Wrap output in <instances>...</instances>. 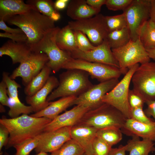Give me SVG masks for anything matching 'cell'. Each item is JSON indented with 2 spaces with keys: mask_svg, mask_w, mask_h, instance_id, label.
I'll list each match as a JSON object with an SVG mask.
<instances>
[{
  "mask_svg": "<svg viewBox=\"0 0 155 155\" xmlns=\"http://www.w3.org/2000/svg\"><path fill=\"white\" fill-rule=\"evenodd\" d=\"M7 95V85L2 80L0 83V102L1 104L3 106H7L9 99Z\"/></svg>",
  "mask_w": 155,
  "mask_h": 155,
  "instance_id": "cell-43",
  "label": "cell"
},
{
  "mask_svg": "<svg viewBox=\"0 0 155 155\" xmlns=\"http://www.w3.org/2000/svg\"><path fill=\"white\" fill-rule=\"evenodd\" d=\"M128 101L131 109L143 107L145 102L143 99L132 90H129Z\"/></svg>",
  "mask_w": 155,
  "mask_h": 155,
  "instance_id": "cell-40",
  "label": "cell"
},
{
  "mask_svg": "<svg viewBox=\"0 0 155 155\" xmlns=\"http://www.w3.org/2000/svg\"><path fill=\"white\" fill-rule=\"evenodd\" d=\"M126 119L116 108L103 103L99 106L86 112L78 123L91 126L98 129L110 127L121 129Z\"/></svg>",
  "mask_w": 155,
  "mask_h": 155,
  "instance_id": "cell-4",
  "label": "cell"
},
{
  "mask_svg": "<svg viewBox=\"0 0 155 155\" xmlns=\"http://www.w3.org/2000/svg\"><path fill=\"white\" fill-rule=\"evenodd\" d=\"M122 134L120 129L116 127H110L98 129L96 137L112 147L122 140Z\"/></svg>",
  "mask_w": 155,
  "mask_h": 155,
  "instance_id": "cell-30",
  "label": "cell"
},
{
  "mask_svg": "<svg viewBox=\"0 0 155 155\" xmlns=\"http://www.w3.org/2000/svg\"><path fill=\"white\" fill-rule=\"evenodd\" d=\"M60 29L57 26L49 30L38 43L31 47L33 52L46 55L49 61L46 65L55 73L62 69L72 58L69 52L61 50L56 44V36Z\"/></svg>",
  "mask_w": 155,
  "mask_h": 155,
  "instance_id": "cell-5",
  "label": "cell"
},
{
  "mask_svg": "<svg viewBox=\"0 0 155 155\" xmlns=\"http://www.w3.org/2000/svg\"><path fill=\"white\" fill-rule=\"evenodd\" d=\"M105 39L111 49L121 47L131 40L127 27L108 32Z\"/></svg>",
  "mask_w": 155,
  "mask_h": 155,
  "instance_id": "cell-29",
  "label": "cell"
},
{
  "mask_svg": "<svg viewBox=\"0 0 155 155\" xmlns=\"http://www.w3.org/2000/svg\"><path fill=\"white\" fill-rule=\"evenodd\" d=\"M85 153L83 148L71 139L50 155H84Z\"/></svg>",
  "mask_w": 155,
  "mask_h": 155,
  "instance_id": "cell-32",
  "label": "cell"
},
{
  "mask_svg": "<svg viewBox=\"0 0 155 155\" xmlns=\"http://www.w3.org/2000/svg\"><path fill=\"white\" fill-rule=\"evenodd\" d=\"M90 110L83 105H77L52 120L46 126L44 132L51 131L65 127H72L78 124L84 114Z\"/></svg>",
  "mask_w": 155,
  "mask_h": 155,
  "instance_id": "cell-16",
  "label": "cell"
},
{
  "mask_svg": "<svg viewBox=\"0 0 155 155\" xmlns=\"http://www.w3.org/2000/svg\"><path fill=\"white\" fill-rule=\"evenodd\" d=\"M0 36L10 38L13 42H27L28 40L27 37L24 33L12 34L0 32Z\"/></svg>",
  "mask_w": 155,
  "mask_h": 155,
  "instance_id": "cell-41",
  "label": "cell"
},
{
  "mask_svg": "<svg viewBox=\"0 0 155 155\" xmlns=\"http://www.w3.org/2000/svg\"><path fill=\"white\" fill-rule=\"evenodd\" d=\"M118 79L114 78L92 85L86 91L77 97L71 104L82 105L90 109L96 108L104 102L103 97L118 83Z\"/></svg>",
  "mask_w": 155,
  "mask_h": 155,
  "instance_id": "cell-13",
  "label": "cell"
},
{
  "mask_svg": "<svg viewBox=\"0 0 155 155\" xmlns=\"http://www.w3.org/2000/svg\"><path fill=\"white\" fill-rule=\"evenodd\" d=\"M132 90L144 100H155V62L139 65L132 77Z\"/></svg>",
  "mask_w": 155,
  "mask_h": 155,
  "instance_id": "cell-8",
  "label": "cell"
},
{
  "mask_svg": "<svg viewBox=\"0 0 155 155\" xmlns=\"http://www.w3.org/2000/svg\"><path fill=\"white\" fill-rule=\"evenodd\" d=\"M0 29L4 31L5 32L9 33H24L20 28H13L8 26L3 20H0Z\"/></svg>",
  "mask_w": 155,
  "mask_h": 155,
  "instance_id": "cell-45",
  "label": "cell"
},
{
  "mask_svg": "<svg viewBox=\"0 0 155 155\" xmlns=\"http://www.w3.org/2000/svg\"><path fill=\"white\" fill-rule=\"evenodd\" d=\"M125 145H120L117 148L111 149L108 155H126Z\"/></svg>",
  "mask_w": 155,
  "mask_h": 155,
  "instance_id": "cell-47",
  "label": "cell"
},
{
  "mask_svg": "<svg viewBox=\"0 0 155 155\" xmlns=\"http://www.w3.org/2000/svg\"><path fill=\"white\" fill-rule=\"evenodd\" d=\"M111 49L122 74L125 75L129 69L136 64H141L150 61L146 49L139 38L135 41L130 40L125 45Z\"/></svg>",
  "mask_w": 155,
  "mask_h": 155,
  "instance_id": "cell-7",
  "label": "cell"
},
{
  "mask_svg": "<svg viewBox=\"0 0 155 155\" xmlns=\"http://www.w3.org/2000/svg\"><path fill=\"white\" fill-rule=\"evenodd\" d=\"M143 108V107H140L131 109V118L144 123L152 124L155 123V121L147 116Z\"/></svg>",
  "mask_w": 155,
  "mask_h": 155,
  "instance_id": "cell-39",
  "label": "cell"
},
{
  "mask_svg": "<svg viewBox=\"0 0 155 155\" xmlns=\"http://www.w3.org/2000/svg\"></svg>",
  "mask_w": 155,
  "mask_h": 155,
  "instance_id": "cell-55",
  "label": "cell"
},
{
  "mask_svg": "<svg viewBox=\"0 0 155 155\" xmlns=\"http://www.w3.org/2000/svg\"><path fill=\"white\" fill-rule=\"evenodd\" d=\"M52 71L51 69L46 65L25 86L24 91L26 96H31L41 89L50 77Z\"/></svg>",
  "mask_w": 155,
  "mask_h": 155,
  "instance_id": "cell-27",
  "label": "cell"
},
{
  "mask_svg": "<svg viewBox=\"0 0 155 155\" xmlns=\"http://www.w3.org/2000/svg\"><path fill=\"white\" fill-rule=\"evenodd\" d=\"M105 16L98 14L90 18L71 21L68 24L74 30H79L84 34L94 46L102 43L108 33Z\"/></svg>",
  "mask_w": 155,
  "mask_h": 155,
  "instance_id": "cell-10",
  "label": "cell"
},
{
  "mask_svg": "<svg viewBox=\"0 0 155 155\" xmlns=\"http://www.w3.org/2000/svg\"><path fill=\"white\" fill-rule=\"evenodd\" d=\"M70 1L69 0H57L54 2L56 9L58 11L64 9Z\"/></svg>",
  "mask_w": 155,
  "mask_h": 155,
  "instance_id": "cell-48",
  "label": "cell"
},
{
  "mask_svg": "<svg viewBox=\"0 0 155 155\" xmlns=\"http://www.w3.org/2000/svg\"><path fill=\"white\" fill-rule=\"evenodd\" d=\"M71 127H65L53 131L43 132L40 135L39 142L34 149L38 153L41 152L52 153L59 148L71 139Z\"/></svg>",
  "mask_w": 155,
  "mask_h": 155,
  "instance_id": "cell-15",
  "label": "cell"
},
{
  "mask_svg": "<svg viewBox=\"0 0 155 155\" xmlns=\"http://www.w3.org/2000/svg\"><path fill=\"white\" fill-rule=\"evenodd\" d=\"M145 103L147 107L144 111L145 113L149 117H153L155 120V100L149 101Z\"/></svg>",
  "mask_w": 155,
  "mask_h": 155,
  "instance_id": "cell-46",
  "label": "cell"
},
{
  "mask_svg": "<svg viewBox=\"0 0 155 155\" xmlns=\"http://www.w3.org/2000/svg\"><path fill=\"white\" fill-rule=\"evenodd\" d=\"M98 129L89 125L78 123L71 127V139L77 142L88 155H93L92 144Z\"/></svg>",
  "mask_w": 155,
  "mask_h": 155,
  "instance_id": "cell-17",
  "label": "cell"
},
{
  "mask_svg": "<svg viewBox=\"0 0 155 155\" xmlns=\"http://www.w3.org/2000/svg\"><path fill=\"white\" fill-rule=\"evenodd\" d=\"M105 21L108 32L127 27L125 17L122 14L112 16H105Z\"/></svg>",
  "mask_w": 155,
  "mask_h": 155,
  "instance_id": "cell-33",
  "label": "cell"
},
{
  "mask_svg": "<svg viewBox=\"0 0 155 155\" xmlns=\"http://www.w3.org/2000/svg\"><path fill=\"white\" fill-rule=\"evenodd\" d=\"M4 106L0 104V113H4L5 111V110Z\"/></svg>",
  "mask_w": 155,
  "mask_h": 155,
  "instance_id": "cell-51",
  "label": "cell"
},
{
  "mask_svg": "<svg viewBox=\"0 0 155 155\" xmlns=\"http://www.w3.org/2000/svg\"><path fill=\"white\" fill-rule=\"evenodd\" d=\"M26 3L31 5L33 9L49 17L55 21L61 18L58 11L55 9L54 2L51 0H28Z\"/></svg>",
  "mask_w": 155,
  "mask_h": 155,
  "instance_id": "cell-26",
  "label": "cell"
},
{
  "mask_svg": "<svg viewBox=\"0 0 155 155\" xmlns=\"http://www.w3.org/2000/svg\"><path fill=\"white\" fill-rule=\"evenodd\" d=\"M133 0H106L105 5L110 10L116 11L125 10Z\"/></svg>",
  "mask_w": 155,
  "mask_h": 155,
  "instance_id": "cell-38",
  "label": "cell"
},
{
  "mask_svg": "<svg viewBox=\"0 0 155 155\" xmlns=\"http://www.w3.org/2000/svg\"><path fill=\"white\" fill-rule=\"evenodd\" d=\"M138 38L146 49L155 48V24L150 19L141 26Z\"/></svg>",
  "mask_w": 155,
  "mask_h": 155,
  "instance_id": "cell-28",
  "label": "cell"
},
{
  "mask_svg": "<svg viewBox=\"0 0 155 155\" xmlns=\"http://www.w3.org/2000/svg\"><path fill=\"white\" fill-rule=\"evenodd\" d=\"M49 61L48 57L44 53L33 52L27 59L20 63L10 77L13 80L21 77L25 86L40 71Z\"/></svg>",
  "mask_w": 155,
  "mask_h": 155,
  "instance_id": "cell-12",
  "label": "cell"
},
{
  "mask_svg": "<svg viewBox=\"0 0 155 155\" xmlns=\"http://www.w3.org/2000/svg\"><path fill=\"white\" fill-rule=\"evenodd\" d=\"M7 106L9 108L8 114L11 118L18 117L21 114L28 115L34 112L30 106H26L20 100H17L10 97H9Z\"/></svg>",
  "mask_w": 155,
  "mask_h": 155,
  "instance_id": "cell-31",
  "label": "cell"
},
{
  "mask_svg": "<svg viewBox=\"0 0 155 155\" xmlns=\"http://www.w3.org/2000/svg\"><path fill=\"white\" fill-rule=\"evenodd\" d=\"M88 74L78 69H69L59 75L58 87L47 98L48 102L59 97L70 96L77 97L93 85L90 81Z\"/></svg>",
  "mask_w": 155,
  "mask_h": 155,
  "instance_id": "cell-3",
  "label": "cell"
},
{
  "mask_svg": "<svg viewBox=\"0 0 155 155\" xmlns=\"http://www.w3.org/2000/svg\"><path fill=\"white\" fill-rule=\"evenodd\" d=\"M33 52L27 42H17L9 40L0 48V57L6 55L11 59L12 63H21L27 59Z\"/></svg>",
  "mask_w": 155,
  "mask_h": 155,
  "instance_id": "cell-19",
  "label": "cell"
},
{
  "mask_svg": "<svg viewBox=\"0 0 155 155\" xmlns=\"http://www.w3.org/2000/svg\"><path fill=\"white\" fill-rule=\"evenodd\" d=\"M93 155H108L112 147L96 137L92 144Z\"/></svg>",
  "mask_w": 155,
  "mask_h": 155,
  "instance_id": "cell-37",
  "label": "cell"
},
{
  "mask_svg": "<svg viewBox=\"0 0 155 155\" xmlns=\"http://www.w3.org/2000/svg\"><path fill=\"white\" fill-rule=\"evenodd\" d=\"M33 9L31 5L22 0H0V20L24 13Z\"/></svg>",
  "mask_w": 155,
  "mask_h": 155,
  "instance_id": "cell-23",
  "label": "cell"
},
{
  "mask_svg": "<svg viewBox=\"0 0 155 155\" xmlns=\"http://www.w3.org/2000/svg\"><path fill=\"white\" fill-rule=\"evenodd\" d=\"M150 18L155 24V0H150Z\"/></svg>",
  "mask_w": 155,
  "mask_h": 155,
  "instance_id": "cell-49",
  "label": "cell"
},
{
  "mask_svg": "<svg viewBox=\"0 0 155 155\" xmlns=\"http://www.w3.org/2000/svg\"><path fill=\"white\" fill-rule=\"evenodd\" d=\"M150 0H133L123 11L131 40L135 41L138 39L140 28L150 18Z\"/></svg>",
  "mask_w": 155,
  "mask_h": 155,
  "instance_id": "cell-11",
  "label": "cell"
},
{
  "mask_svg": "<svg viewBox=\"0 0 155 155\" xmlns=\"http://www.w3.org/2000/svg\"><path fill=\"white\" fill-rule=\"evenodd\" d=\"M77 46L78 49L87 51L94 49L95 46L91 43L86 36L79 30H74Z\"/></svg>",
  "mask_w": 155,
  "mask_h": 155,
  "instance_id": "cell-36",
  "label": "cell"
},
{
  "mask_svg": "<svg viewBox=\"0 0 155 155\" xmlns=\"http://www.w3.org/2000/svg\"><path fill=\"white\" fill-rule=\"evenodd\" d=\"M76 98L75 96L63 97L57 100L50 102V104L45 108L30 115L36 117H45L52 120L71 105Z\"/></svg>",
  "mask_w": 155,
  "mask_h": 155,
  "instance_id": "cell-21",
  "label": "cell"
},
{
  "mask_svg": "<svg viewBox=\"0 0 155 155\" xmlns=\"http://www.w3.org/2000/svg\"><path fill=\"white\" fill-rule=\"evenodd\" d=\"M56 44L61 50L71 52L78 48L74 30L67 24L61 29L56 38Z\"/></svg>",
  "mask_w": 155,
  "mask_h": 155,
  "instance_id": "cell-25",
  "label": "cell"
},
{
  "mask_svg": "<svg viewBox=\"0 0 155 155\" xmlns=\"http://www.w3.org/2000/svg\"><path fill=\"white\" fill-rule=\"evenodd\" d=\"M146 50L150 58L155 60V48Z\"/></svg>",
  "mask_w": 155,
  "mask_h": 155,
  "instance_id": "cell-50",
  "label": "cell"
},
{
  "mask_svg": "<svg viewBox=\"0 0 155 155\" xmlns=\"http://www.w3.org/2000/svg\"><path fill=\"white\" fill-rule=\"evenodd\" d=\"M40 135L14 145L13 147L16 150L15 155H29L31 152L37 146Z\"/></svg>",
  "mask_w": 155,
  "mask_h": 155,
  "instance_id": "cell-34",
  "label": "cell"
},
{
  "mask_svg": "<svg viewBox=\"0 0 155 155\" xmlns=\"http://www.w3.org/2000/svg\"><path fill=\"white\" fill-rule=\"evenodd\" d=\"M106 0H87L88 4L98 13L100 11L101 7L105 5Z\"/></svg>",
  "mask_w": 155,
  "mask_h": 155,
  "instance_id": "cell-44",
  "label": "cell"
},
{
  "mask_svg": "<svg viewBox=\"0 0 155 155\" xmlns=\"http://www.w3.org/2000/svg\"><path fill=\"white\" fill-rule=\"evenodd\" d=\"M62 69L84 71L100 82L118 79L122 74L119 69L114 66L73 58L64 65Z\"/></svg>",
  "mask_w": 155,
  "mask_h": 155,
  "instance_id": "cell-9",
  "label": "cell"
},
{
  "mask_svg": "<svg viewBox=\"0 0 155 155\" xmlns=\"http://www.w3.org/2000/svg\"><path fill=\"white\" fill-rule=\"evenodd\" d=\"M70 53L73 59L100 63L119 68L118 63L106 39L102 43L92 50L83 51L78 49Z\"/></svg>",
  "mask_w": 155,
  "mask_h": 155,
  "instance_id": "cell-14",
  "label": "cell"
},
{
  "mask_svg": "<svg viewBox=\"0 0 155 155\" xmlns=\"http://www.w3.org/2000/svg\"><path fill=\"white\" fill-rule=\"evenodd\" d=\"M59 81L54 76H51L44 86L33 95L26 96L27 103L31 106L35 113L39 112L47 107L50 104L47 98L54 89L58 86Z\"/></svg>",
  "mask_w": 155,
  "mask_h": 155,
  "instance_id": "cell-18",
  "label": "cell"
},
{
  "mask_svg": "<svg viewBox=\"0 0 155 155\" xmlns=\"http://www.w3.org/2000/svg\"><path fill=\"white\" fill-rule=\"evenodd\" d=\"M2 80L5 83L7 88V94L9 97H11L17 100L20 101L18 93V89L21 86L11 79L8 73L4 71L2 74Z\"/></svg>",
  "mask_w": 155,
  "mask_h": 155,
  "instance_id": "cell-35",
  "label": "cell"
},
{
  "mask_svg": "<svg viewBox=\"0 0 155 155\" xmlns=\"http://www.w3.org/2000/svg\"><path fill=\"white\" fill-rule=\"evenodd\" d=\"M121 130L122 133L127 135L140 137L155 142V123L148 124L132 118L127 119Z\"/></svg>",
  "mask_w": 155,
  "mask_h": 155,
  "instance_id": "cell-20",
  "label": "cell"
},
{
  "mask_svg": "<svg viewBox=\"0 0 155 155\" xmlns=\"http://www.w3.org/2000/svg\"><path fill=\"white\" fill-rule=\"evenodd\" d=\"M84 155H87L85 153Z\"/></svg>",
  "mask_w": 155,
  "mask_h": 155,
  "instance_id": "cell-54",
  "label": "cell"
},
{
  "mask_svg": "<svg viewBox=\"0 0 155 155\" xmlns=\"http://www.w3.org/2000/svg\"><path fill=\"white\" fill-rule=\"evenodd\" d=\"M51 121L45 117H34L27 114L14 118L1 119L0 124L7 129L9 133L5 149L40 135Z\"/></svg>",
  "mask_w": 155,
  "mask_h": 155,
  "instance_id": "cell-1",
  "label": "cell"
},
{
  "mask_svg": "<svg viewBox=\"0 0 155 155\" xmlns=\"http://www.w3.org/2000/svg\"><path fill=\"white\" fill-rule=\"evenodd\" d=\"M3 20L20 28L27 36V43L31 47L38 43L48 31L55 27L54 21L33 9Z\"/></svg>",
  "mask_w": 155,
  "mask_h": 155,
  "instance_id": "cell-2",
  "label": "cell"
},
{
  "mask_svg": "<svg viewBox=\"0 0 155 155\" xmlns=\"http://www.w3.org/2000/svg\"><path fill=\"white\" fill-rule=\"evenodd\" d=\"M154 142L147 139L140 140L137 137H132L125 145L126 151L129 152V155H148L155 151Z\"/></svg>",
  "mask_w": 155,
  "mask_h": 155,
  "instance_id": "cell-24",
  "label": "cell"
},
{
  "mask_svg": "<svg viewBox=\"0 0 155 155\" xmlns=\"http://www.w3.org/2000/svg\"><path fill=\"white\" fill-rule=\"evenodd\" d=\"M36 155H49L47 153L41 152L38 153Z\"/></svg>",
  "mask_w": 155,
  "mask_h": 155,
  "instance_id": "cell-52",
  "label": "cell"
},
{
  "mask_svg": "<svg viewBox=\"0 0 155 155\" xmlns=\"http://www.w3.org/2000/svg\"><path fill=\"white\" fill-rule=\"evenodd\" d=\"M4 155H9V154H8L6 152H5V153L4 154Z\"/></svg>",
  "mask_w": 155,
  "mask_h": 155,
  "instance_id": "cell-53",
  "label": "cell"
},
{
  "mask_svg": "<svg viewBox=\"0 0 155 155\" xmlns=\"http://www.w3.org/2000/svg\"><path fill=\"white\" fill-rule=\"evenodd\" d=\"M9 133L7 129L0 124V151L3 146L5 147L8 141Z\"/></svg>",
  "mask_w": 155,
  "mask_h": 155,
  "instance_id": "cell-42",
  "label": "cell"
},
{
  "mask_svg": "<svg viewBox=\"0 0 155 155\" xmlns=\"http://www.w3.org/2000/svg\"><path fill=\"white\" fill-rule=\"evenodd\" d=\"M136 64L130 67L122 79L102 98V101L120 111L127 119L131 118V109L128 101L129 86L133 73L139 66Z\"/></svg>",
  "mask_w": 155,
  "mask_h": 155,
  "instance_id": "cell-6",
  "label": "cell"
},
{
  "mask_svg": "<svg viewBox=\"0 0 155 155\" xmlns=\"http://www.w3.org/2000/svg\"><path fill=\"white\" fill-rule=\"evenodd\" d=\"M66 13L67 16L75 21L90 18L99 14L89 6L85 0L70 1Z\"/></svg>",
  "mask_w": 155,
  "mask_h": 155,
  "instance_id": "cell-22",
  "label": "cell"
}]
</instances>
